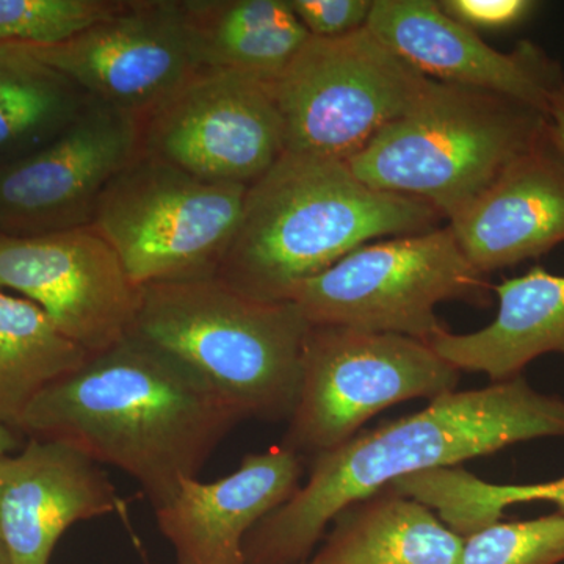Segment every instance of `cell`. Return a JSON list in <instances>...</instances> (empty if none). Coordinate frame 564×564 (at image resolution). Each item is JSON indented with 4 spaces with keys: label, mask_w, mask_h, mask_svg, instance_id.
I'll use <instances>...</instances> for the list:
<instances>
[{
    "label": "cell",
    "mask_w": 564,
    "mask_h": 564,
    "mask_svg": "<svg viewBox=\"0 0 564 564\" xmlns=\"http://www.w3.org/2000/svg\"><path fill=\"white\" fill-rule=\"evenodd\" d=\"M122 511L99 464L68 445L32 437L0 459V543L11 564H50L69 527Z\"/></svg>",
    "instance_id": "cell-15"
},
{
    "label": "cell",
    "mask_w": 564,
    "mask_h": 564,
    "mask_svg": "<svg viewBox=\"0 0 564 564\" xmlns=\"http://www.w3.org/2000/svg\"><path fill=\"white\" fill-rule=\"evenodd\" d=\"M564 562L562 513L503 522L464 538L458 564H560Z\"/></svg>",
    "instance_id": "cell-25"
},
{
    "label": "cell",
    "mask_w": 564,
    "mask_h": 564,
    "mask_svg": "<svg viewBox=\"0 0 564 564\" xmlns=\"http://www.w3.org/2000/svg\"><path fill=\"white\" fill-rule=\"evenodd\" d=\"M367 28L429 79L507 96L544 115L563 82L540 47L494 50L433 0H373Z\"/></svg>",
    "instance_id": "cell-14"
},
{
    "label": "cell",
    "mask_w": 564,
    "mask_h": 564,
    "mask_svg": "<svg viewBox=\"0 0 564 564\" xmlns=\"http://www.w3.org/2000/svg\"><path fill=\"white\" fill-rule=\"evenodd\" d=\"M96 101L137 120L203 73L177 0H124L120 10L54 46H29Z\"/></svg>",
    "instance_id": "cell-12"
},
{
    "label": "cell",
    "mask_w": 564,
    "mask_h": 564,
    "mask_svg": "<svg viewBox=\"0 0 564 564\" xmlns=\"http://www.w3.org/2000/svg\"><path fill=\"white\" fill-rule=\"evenodd\" d=\"M440 6L448 17L473 31H499L524 21L538 3L530 0H444Z\"/></svg>",
    "instance_id": "cell-27"
},
{
    "label": "cell",
    "mask_w": 564,
    "mask_h": 564,
    "mask_svg": "<svg viewBox=\"0 0 564 564\" xmlns=\"http://www.w3.org/2000/svg\"><path fill=\"white\" fill-rule=\"evenodd\" d=\"M240 421L184 362L131 334L41 392L18 429L117 467L158 510Z\"/></svg>",
    "instance_id": "cell-1"
},
{
    "label": "cell",
    "mask_w": 564,
    "mask_h": 564,
    "mask_svg": "<svg viewBox=\"0 0 564 564\" xmlns=\"http://www.w3.org/2000/svg\"><path fill=\"white\" fill-rule=\"evenodd\" d=\"M91 101L24 44L0 43V170L43 150Z\"/></svg>",
    "instance_id": "cell-21"
},
{
    "label": "cell",
    "mask_w": 564,
    "mask_h": 564,
    "mask_svg": "<svg viewBox=\"0 0 564 564\" xmlns=\"http://www.w3.org/2000/svg\"><path fill=\"white\" fill-rule=\"evenodd\" d=\"M302 475V456L280 445L245 456L220 480H182L172 499L154 510L176 564H247L248 534L291 499Z\"/></svg>",
    "instance_id": "cell-16"
},
{
    "label": "cell",
    "mask_w": 564,
    "mask_h": 564,
    "mask_svg": "<svg viewBox=\"0 0 564 564\" xmlns=\"http://www.w3.org/2000/svg\"><path fill=\"white\" fill-rule=\"evenodd\" d=\"M443 218L430 204L375 191L347 162L284 152L248 185L217 276L256 299L291 302L362 245L430 231Z\"/></svg>",
    "instance_id": "cell-3"
},
{
    "label": "cell",
    "mask_w": 564,
    "mask_h": 564,
    "mask_svg": "<svg viewBox=\"0 0 564 564\" xmlns=\"http://www.w3.org/2000/svg\"><path fill=\"white\" fill-rule=\"evenodd\" d=\"M448 228L481 274L538 258L564 242V158L551 135L448 218Z\"/></svg>",
    "instance_id": "cell-17"
},
{
    "label": "cell",
    "mask_w": 564,
    "mask_h": 564,
    "mask_svg": "<svg viewBox=\"0 0 564 564\" xmlns=\"http://www.w3.org/2000/svg\"><path fill=\"white\" fill-rule=\"evenodd\" d=\"M0 564H11L9 554H7L6 549H3L2 543H0Z\"/></svg>",
    "instance_id": "cell-30"
},
{
    "label": "cell",
    "mask_w": 564,
    "mask_h": 564,
    "mask_svg": "<svg viewBox=\"0 0 564 564\" xmlns=\"http://www.w3.org/2000/svg\"><path fill=\"white\" fill-rule=\"evenodd\" d=\"M140 151L202 180L251 185L285 152L273 82L203 70L140 120Z\"/></svg>",
    "instance_id": "cell-10"
},
{
    "label": "cell",
    "mask_w": 564,
    "mask_h": 564,
    "mask_svg": "<svg viewBox=\"0 0 564 564\" xmlns=\"http://www.w3.org/2000/svg\"><path fill=\"white\" fill-rule=\"evenodd\" d=\"M314 39H339L366 28L373 0H289Z\"/></svg>",
    "instance_id": "cell-26"
},
{
    "label": "cell",
    "mask_w": 564,
    "mask_h": 564,
    "mask_svg": "<svg viewBox=\"0 0 564 564\" xmlns=\"http://www.w3.org/2000/svg\"><path fill=\"white\" fill-rule=\"evenodd\" d=\"M35 303L88 355L131 336L141 288L93 226L41 236L0 234V291Z\"/></svg>",
    "instance_id": "cell-11"
},
{
    "label": "cell",
    "mask_w": 564,
    "mask_h": 564,
    "mask_svg": "<svg viewBox=\"0 0 564 564\" xmlns=\"http://www.w3.org/2000/svg\"><path fill=\"white\" fill-rule=\"evenodd\" d=\"M541 437H564V400L534 391L522 377L445 393L419 413L315 455L306 484L248 534L245 562H307L337 514L393 481Z\"/></svg>",
    "instance_id": "cell-2"
},
{
    "label": "cell",
    "mask_w": 564,
    "mask_h": 564,
    "mask_svg": "<svg viewBox=\"0 0 564 564\" xmlns=\"http://www.w3.org/2000/svg\"><path fill=\"white\" fill-rule=\"evenodd\" d=\"M140 152V121L93 99L43 150L0 170V234L91 226L107 185Z\"/></svg>",
    "instance_id": "cell-13"
},
{
    "label": "cell",
    "mask_w": 564,
    "mask_h": 564,
    "mask_svg": "<svg viewBox=\"0 0 564 564\" xmlns=\"http://www.w3.org/2000/svg\"><path fill=\"white\" fill-rule=\"evenodd\" d=\"M177 6L204 70L274 82L311 36L289 0H177Z\"/></svg>",
    "instance_id": "cell-19"
},
{
    "label": "cell",
    "mask_w": 564,
    "mask_h": 564,
    "mask_svg": "<svg viewBox=\"0 0 564 564\" xmlns=\"http://www.w3.org/2000/svg\"><path fill=\"white\" fill-rule=\"evenodd\" d=\"M491 288L447 225L362 245L304 282L291 302L311 326L399 334L429 344L447 332L437 304L486 306Z\"/></svg>",
    "instance_id": "cell-6"
},
{
    "label": "cell",
    "mask_w": 564,
    "mask_h": 564,
    "mask_svg": "<svg viewBox=\"0 0 564 564\" xmlns=\"http://www.w3.org/2000/svg\"><path fill=\"white\" fill-rule=\"evenodd\" d=\"M321 551L303 564H458L464 540L432 508L384 488L334 519Z\"/></svg>",
    "instance_id": "cell-20"
},
{
    "label": "cell",
    "mask_w": 564,
    "mask_h": 564,
    "mask_svg": "<svg viewBox=\"0 0 564 564\" xmlns=\"http://www.w3.org/2000/svg\"><path fill=\"white\" fill-rule=\"evenodd\" d=\"M369 28L304 43L273 82L285 152L348 162L429 88Z\"/></svg>",
    "instance_id": "cell-8"
},
{
    "label": "cell",
    "mask_w": 564,
    "mask_h": 564,
    "mask_svg": "<svg viewBox=\"0 0 564 564\" xmlns=\"http://www.w3.org/2000/svg\"><path fill=\"white\" fill-rule=\"evenodd\" d=\"M313 326L293 302L237 291L220 276L141 288L132 334L163 348L242 419L289 421Z\"/></svg>",
    "instance_id": "cell-4"
},
{
    "label": "cell",
    "mask_w": 564,
    "mask_h": 564,
    "mask_svg": "<svg viewBox=\"0 0 564 564\" xmlns=\"http://www.w3.org/2000/svg\"><path fill=\"white\" fill-rule=\"evenodd\" d=\"M247 191L140 151L107 185L91 226L140 288L215 276L239 228Z\"/></svg>",
    "instance_id": "cell-7"
},
{
    "label": "cell",
    "mask_w": 564,
    "mask_h": 564,
    "mask_svg": "<svg viewBox=\"0 0 564 564\" xmlns=\"http://www.w3.org/2000/svg\"><path fill=\"white\" fill-rule=\"evenodd\" d=\"M303 564V563H302Z\"/></svg>",
    "instance_id": "cell-31"
},
{
    "label": "cell",
    "mask_w": 564,
    "mask_h": 564,
    "mask_svg": "<svg viewBox=\"0 0 564 564\" xmlns=\"http://www.w3.org/2000/svg\"><path fill=\"white\" fill-rule=\"evenodd\" d=\"M547 133V115L525 104L432 80L347 163L375 191L419 199L451 218Z\"/></svg>",
    "instance_id": "cell-5"
},
{
    "label": "cell",
    "mask_w": 564,
    "mask_h": 564,
    "mask_svg": "<svg viewBox=\"0 0 564 564\" xmlns=\"http://www.w3.org/2000/svg\"><path fill=\"white\" fill-rule=\"evenodd\" d=\"M549 135L564 158V80L552 93L547 107Z\"/></svg>",
    "instance_id": "cell-28"
},
{
    "label": "cell",
    "mask_w": 564,
    "mask_h": 564,
    "mask_svg": "<svg viewBox=\"0 0 564 564\" xmlns=\"http://www.w3.org/2000/svg\"><path fill=\"white\" fill-rule=\"evenodd\" d=\"M389 488L432 508L463 540L500 521L513 505L552 503L564 516V477L545 484L496 485L458 467H440L400 478Z\"/></svg>",
    "instance_id": "cell-23"
},
{
    "label": "cell",
    "mask_w": 564,
    "mask_h": 564,
    "mask_svg": "<svg viewBox=\"0 0 564 564\" xmlns=\"http://www.w3.org/2000/svg\"><path fill=\"white\" fill-rule=\"evenodd\" d=\"M459 373L413 337L313 326L281 445L300 456L333 451L392 404L455 392Z\"/></svg>",
    "instance_id": "cell-9"
},
{
    "label": "cell",
    "mask_w": 564,
    "mask_h": 564,
    "mask_svg": "<svg viewBox=\"0 0 564 564\" xmlns=\"http://www.w3.org/2000/svg\"><path fill=\"white\" fill-rule=\"evenodd\" d=\"M88 356L35 303L0 291V423L18 429L29 404Z\"/></svg>",
    "instance_id": "cell-22"
},
{
    "label": "cell",
    "mask_w": 564,
    "mask_h": 564,
    "mask_svg": "<svg viewBox=\"0 0 564 564\" xmlns=\"http://www.w3.org/2000/svg\"><path fill=\"white\" fill-rule=\"evenodd\" d=\"M496 318L475 333L444 332L430 340L459 372L488 375L492 383L521 377L547 352L564 356V276L534 267L522 276L492 285Z\"/></svg>",
    "instance_id": "cell-18"
},
{
    "label": "cell",
    "mask_w": 564,
    "mask_h": 564,
    "mask_svg": "<svg viewBox=\"0 0 564 564\" xmlns=\"http://www.w3.org/2000/svg\"><path fill=\"white\" fill-rule=\"evenodd\" d=\"M124 0H0V43L54 46L120 10Z\"/></svg>",
    "instance_id": "cell-24"
},
{
    "label": "cell",
    "mask_w": 564,
    "mask_h": 564,
    "mask_svg": "<svg viewBox=\"0 0 564 564\" xmlns=\"http://www.w3.org/2000/svg\"><path fill=\"white\" fill-rule=\"evenodd\" d=\"M14 444H17V441H14L13 433H11L9 426L0 423V459L10 455V452L13 451Z\"/></svg>",
    "instance_id": "cell-29"
}]
</instances>
